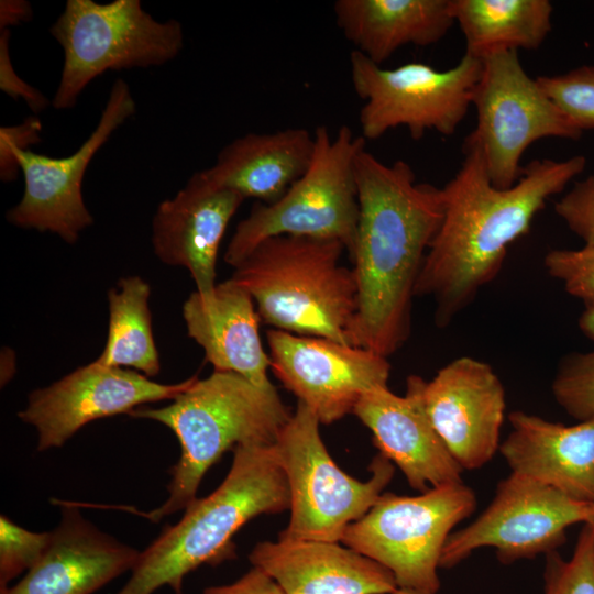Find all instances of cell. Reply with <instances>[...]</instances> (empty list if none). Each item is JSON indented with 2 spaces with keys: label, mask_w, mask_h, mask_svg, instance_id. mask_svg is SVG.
Listing matches in <instances>:
<instances>
[{
  "label": "cell",
  "mask_w": 594,
  "mask_h": 594,
  "mask_svg": "<svg viewBox=\"0 0 594 594\" xmlns=\"http://www.w3.org/2000/svg\"><path fill=\"white\" fill-rule=\"evenodd\" d=\"M499 446L512 473L528 476L584 503L594 502V416L565 426L514 410Z\"/></svg>",
  "instance_id": "44dd1931"
},
{
  "label": "cell",
  "mask_w": 594,
  "mask_h": 594,
  "mask_svg": "<svg viewBox=\"0 0 594 594\" xmlns=\"http://www.w3.org/2000/svg\"><path fill=\"white\" fill-rule=\"evenodd\" d=\"M350 69L353 89L364 100L359 116L362 136L376 140L405 127L419 140L427 131L446 136L457 131L472 105L483 61L464 53L447 70L424 63L388 69L353 50Z\"/></svg>",
  "instance_id": "30bf717a"
},
{
  "label": "cell",
  "mask_w": 594,
  "mask_h": 594,
  "mask_svg": "<svg viewBox=\"0 0 594 594\" xmlns=\"http://www.w3.org/2000/svg\"><path fill=\"white\" fill-rule=\"evenodd\" d=\"M202 594H285L276 582L261 569L253 566L231 584L210 586Z\"/></svg>",
  "instance_id": "836d02e7"
},
{
  "label": "cell",
  "mask_w": 594,
  "mask_h": 594,
  "mask_svg": "<svg viewBox=\"0 0 594 594\" xmlns=\"http://www.w3.org/2000/svg\"><path fill=\"white\" fill-rule=\"evenodd\" d=\"M333 12L355 51L377 65L402 46L439 42L455 22L452 0H337Z\"/></svg>",
  "instance_id": "cb8c5ba5"
},
{
  "label": "cell",
  "mask_w": 594,
  "mask_h": 594,
  "mask_svg": "<svg viewBox=\"0 0 594 594\" xmlns=\"http://www.w3.org/2000/svg\"><path fill=\"white\" fill-rule=\"evenodd\" d=\"M10 31L3 30L0 35V88L14 98H22L34 112L44 110L50 101L33 86L29 85L15 73L9 54Z\"/></svg>",
  "instance_id": "d6a6232c"
},
{
  "label": "cell",
  "mask_w": 594,
  "mask_h": 594,
  "mask_svg": "<svg viewBox=\"0 0 594 594\" xmlns=\"http://www.w3.org/2000/svg\"><path fill=\"white\" fill-rule=\"evenodd\" d=\"M62 519L40 560L0 594H92L134 566L140 551L103 534L76 504L58 502Z\"/></svg>",
  "instance_id": "d6986e66"
},
{
  "label": "cell",
  "mask_w": 594,
  "mask_h": 594,
  "mask_svg": "<svg viewBox=\"0 0 594 594\" xmlns=\"http://www.w3.org/2000/svg\"><path fill=\"white\" fill-rule=\"evenodd\" d=\"M151 288L140 276L119 280L109 290V327L105 349L97 361L107 366L133 367L147 377L161 370L148 307Z\"/></svg>",
  "instance_id": "484cf974"
},
{
  "label": "cell",
  "mask_w": 594,
  "mask_h": 594,
  "mask_svg": "<svg viewBox=\"0 0 594 594\" xmlns=\"http://www.w3.org/2000/svg\"><path fill=\"white\" fill-rule=\"evenodd\" d=\"M271 370L320 424L352 414L361 397L387 387L388 358L331 339L271 329L266 332Z\"/></svg>",
  "instance_id": "5bb4252c"
},
{
  "label": "cell",
  "mask_w": 594,
  "mask_h": 594,
  "mask_svg": "<svg viewBox=\"0 0 594 594\" xmlns=\"http://www.w3.org/2000/svg\"><path fill=\"white\" fill-rule=\"evenodd\" d=\"M314 135L315 152L306 173L275 202H255L238 223L224 253L232 267L277 235L336 240L351 256L360 216L355 161L366 140L354 136L348 125L334 136L319 125Z\"/></svg>",
  "instance_id": "8992f818"
},
{
  "label": "cell",
  "mask_w": 594,
  "mask_h": 594,
  "mask_svg": "<svg viewBox=\"0 0 594 594\" xmlns=\"http://www.w3.org/2000/svg\"><path fill=\"white\" fill-rule=\"evenodd\" d=\"M344 251L336 240L272 237L230 278L248 290L260 320L273 329L349 344L356 284L353 270L340 262Z\"/></svg>",
  "instance_id": "5b68a950"
},
{
  "label": "cell",
  "mask_w": 594,
  "mask_h": 594,
  "mask_svg": "<svg viewBox=\"0 0 594 594\" xmlns=\"http://www.w3.org/2000/svg\"><path fill=\"white\" fill-rule=\"evenodd\" d=\"M554 211L584 245L594 246V172L575 183L556 202Z\"/></svg>",
  "instance_id": "1f68e13d"
},
{
  "label": "cell",
  "mask_w": 594,
  "mask_h": 594,
  "mask_svg": "<svg viewBox=\"0 0 594 594\" xmlns=\"http://www.w3.org/2000/svg\"><path fill=\"white\" fill-rule=\"evenodd\" d=\"M543 92L582 131L594 129V65L536 78Z\"/></svg>",
  "instance_id": "83f0119b"
},
{
  "label": "cell",
  "mask_w": 594,
  "mask_h": 594,
  "mask_svg": "<svg viewBox=\"0 0 594 594\" xmlns=\"http://www.w3.org/2000/svg\"><path fill=\"white\" fill-rule=\"evenodd\" d=\"M426 413L449 452L464 470L487 464L499 450L505 389L493 367L461 356L421 380Z\"/></svg>",
  "instance_id": "2e32d148"
},
{
  "label": "cell",
  "mask_w": 594,
  "mask_h": 594,
  "mask_svg": "<svg viewBox=\"0 0 594 594\" xmlns=\"http://www.w3.org/2000/svg\"><path fill=\"white\" fill-rule=\"evenodd\" d=\"M33 15L31 3L24 0H1L0 30L30 22Z\"/></svg>",
  "instance_id": "d590c367"
},
{
  "label": "cell",
  "mask_w": 594,
  "mask_h": 594,
  "mask_svg": "<svg viewBox=\"0 0 594 594\" xmlns=\"http://www.w3.org/2000/svg\"><path fill=\"white\" fill-rule=\"evenodd\" d=\"M249 560L285 594H392L398 588L388 569L340 542L263 541Z\"/></svg>",
  "instance_id": "ffe728a7"
},
{
  "label": "cell",
  "mask_w": 594,
  "mask_h": 594,
  "mask_svg": "<svg viewBox=\"0 0 594 594\" xmlns=\"http://www.w3.org/2000/svg\"><path fill=\"white\" fill-rule=\"evenodd\" d=\"M482 61L472 100L477 123L466 139L480 148L492 185L506 189L522 176L521 157L535 141L578 140L583 132L525 72L517 51L493 52Z\"/></svg>",
  "instance_id": "8fae6325"
},
{
  "label": "cell",
  "mask_w": 594,
  "mask_h": 594,
  "mask_svg": "<svg viewBox=\"0 0 594 594\" xmlns=\"http://www.w3.org/2000/svg\"><path fill=\"white\" fill-rule=\"evenodd\" d=\"M197 377L161 384L136 371L107 366L96 360L32 392L18 416L36 429L38 451L59 448L94 420L130 414L146 403L173 400Z\"/></svg>",
  "instance_id": "9a60e30c"
},
{
  "label": "cell",
  "mask_w": 594,
  "mask_h": 594,
  "mask_svg": "<svg viewBox=\"0 0 594 594\" xmlns=\"http://www.w3.org/2000/svg\"><path fill=\"white\" fill-rule=\"evenodd\" d=\"M392 594H427V593H421V592H418V591H414V590H408V588H402V587H398L395 592H393Z\"/></svg>",
  "instance_id": "f35d334b"
},
{
  "label": "cell",
  "mask_w": 594,
  "mask_h": 594,
  "mask_svg": "<svg viewBox=\"0 0 594 594\" xmlns=\"http://www.w3.org/2000/svg\"><path fill=\"white\" fill-rule=\"evenodd\" d=\"M557 404L572 418L594 416V350L564 356L551 384Z\"/></svg>",
  "instance_id": "f1b7e54d"
},
{
  "label": "cell",
  "mask_w": 594,
  "mask_h": 594,
  "mask_svg": "<svg viewBox=\"0 0 594 594\" xmlns=\"http://www.w3.org/2000/svg\"><path fill=\"white\" fill-rule=\"evenodd\" d=\"M135 111L130 86L119 78L110 89L96 128L73 154L52 157L32 150H13L0 162L1 180H14L21 172L24 191L19 204L7 212L8 221L76 243L80 233L94 223L82 196L86 170L96 153Z\"/></svg>",
  "instance_id": "7c38bea8"
},
{
  "label": "cell",
  "mask_w": 594,
  "mask_h": 594,
  "mask_svg": "<svg viewBox=\"0 0 594 594\" xmlns=\"http://www.w3.org/2000/svg\"><path fill=\"white\" fill-rule=\"evenodd\" d=\"M360 216L351 254L356 284L348 343L391 356L407 342L416 284L444 213L442 188L417 183L403 161L365 148L355 161Z\"/></svg>",
  "instance_id": "6da1fadb"
},
{
  "label": "cell",
  "mask_w": 594,
  "mask_h": 594,
  "mask_svg": "<svg viewBox=\"0 0 594 594\" xmlns=\"http://www.w3.org/2000/svg\"><path fill=\"white\" fill-rule=\"evenodd\" d=\"M314 152L315 135L306 128L248 133L223 146L215 164L200 172L244 199L273 204L306 173Z\"/></svg>",
  "instance_id": "603a6c76"
},
{
  "label": "cell",
  "mask_w": 594,
  "mask_h": 594,
  "mask_svg": "<svg viewBox=\"0 0 594 594\" xmlns=\"http://www.w3.org/2000/svg\"><path fill=\"white\" fill-rule=\"evenodd\" d=\"M290 506L285 472L274 444H241L229 473L211 494L196 498L142 552L117 594H153L167 585L182 594L184 578L202 564L235 558L233 537L248 521Z\"/></svg>",
  "instance_id": "3957f363"
},
{
  "label": "cell",
  "mask_w": 594,
  "mask_h": 594,
  "mask_svg": "<svg viewBox=\"0 0 594 594\" xmlns=\"http://www.w3.org/2000/svg\"><path fill=\"white\" fill-rule=\"evenodd\" d=\"M548 274L585 307L594 306V246L554 249L543 258Z\"/></svg>",
  "instance_id": "4dcf8cb0"
},
{
  "label": "cell",
  "mask_w": 594,
  "mask_h": 594,
  "mask_svg": "<svg viewBox=\"0 0 594 594\" xmlns=\"http://www.w3.org/2000/svg\"><path fill=\"white\" fill-rule=\"evenodd\" d=\"M421 380L409 375L406 394L388 387L364 394L353 413L373 435L380 453L398 466L408 484L421 493L462 482L463 469L433 428L421 399Z\"/></svg>",
  "instance_id": "e0dca14e"
},
{
  "label": "cell",
  "mask_w": 594,
  "mask_h": 594,
  "mask_svg": "<svg viewBox=\"0 0 594 594\" xmlns=\"http://www.w3.org/2000/svg\"><path fill=\"white\" fill-rule=\"evenodd\" d=\"M591 504L528 476L510 473L497 484L485 510L449 536L440 568H453L485 547L495 548L503 564L556 551L564 544L570 526L585 522Z\"/></svg>",
  "instance_id": "4fadbf2b"
},
{
  "label": "cell",
  "mask_w": 594,
  "mask_h": 594,
  "mask_svg": "<svg viewBox=\"0 0 594 594\" xmlns=\"http://www.w3.org/2000/svg\"><path fill=\"white\" fill-rule=\"evenodd\" d=\"M64 52L53 107H75L85 88L108 70L146 68L173 61L184 47L179 21L161 22L140 0H67L50 29Z\"/></svg>",
  "instance_id": "52a82bcc"
},
{
  "label": "cell",
  "mask_w": 594,
  "mask_h": 594,
  "mask_svg": "<svg viewBox=\"0 0 594 594\" xmlns=\"http://www.w3.org/2000/svg\"><path fill=\"white\" fill-rule=\"evenodd\" d=\"M42 122L30 117L23 123L0 129V162L13 150H31L30 146L41 141Z\"/></svg>",
  "instance_id": "e575fe53"
},
{
  "label": "cell",
  "mask_w": 594,
  "mask_h": 594,
  "mask_svg": "<svg viewBox=\"0 0 594 594\" xmlns=\"http://www.w3.org/2000/svg\"><path fill=\"white\" fill-rule=\"evenodd\" d=\"M578 324L581 332L594 344V306L585 307L579 318Z\"/></svg>",
  "instance_id": "8d00e7d4"
},
{
  "label": "cell",
  "mask_w": 594,
  "mask_h": 594,
  "mask_svg": "<svg viewBox=\"0 0 594 594\" xmlns=\"http://www.w3.org/2000/svg\"><path fill=\"white\" fill-rule=\"evenodd\" d=\"M51 532L26 530L7 516L0 517V588L30 570L48 547Z\"/></svg>",
  "instance_id": "f546056e"
},
{
  "label": "cell",
  "mask_w": 594,
  "mask_h": 594,
  "mask_svg": "<svg viewBox=\"0 0 594 594\" xmlns=\"http://www.w3.org/2000/svg\"><path fill=\"white\" fill-rule=\"evenodd\" d=\"M244 200L196 172L183 189L157 207L152 221L154 253L165 264L186 268L196 292L211 295L221 240Z\"/></svg>",
  "instance_id": "ac0fdd59"
},
{
  "label": "cell",
  "mask_w": 594,
  "mask_h": 594,
  "mask_svg": "<svg viewBox=\"0 0 594 594\" xmlns=\"http://www.w3.org/2000/svg\"><path fill=\"white\" fill-rule=\"evenodd\" d=\"M548 0H452L465 53L482 58L498 51L537 50L551 31Z\"/></svg>",
  "instance_id": "d4e9b609"
},
{
  "label": "cell",
  "mask_w": 594,
  "mask_h": 594,
  "mask_svg": "<svg viewBox=\"0 0 594 594\" xmlns=\"http://www.w3.org/2000/svg\"><path fill=\"white\" fill-rule=\"evenodd\" d=\"M464 158L444 187V213L425 257L415 297L435 301L447 327L498 275L508 246L529 231L546 201L585 168L586 158L534 160L512 187L492 185L480 148L469 139Z\"/></svg>",
  "instance_id": "7a4b0ae2"
},
{
  "label": "cell",
  "mask_w": 594,
  "mask_h": 594,
  "mask_svg": "<svg viewBox=\"0 0 594 594\" xmlns=\"http://www.w3.org/2000/svg\"><path fill=\"white\" fill-rule=\"evenodd\" d=\"M475 508V493L463 482L417 496L383 493L349 525L341 543L388 569L398 587L438 594L443 547L453 528Z\"/></svg>",
  "instance_id": "9c48e42d"
},
{
  "label": "cell",
  "mask_w": 594,
  "mask_h": 594,
  "mask_svg": "<svg viewBox=\"0 0 594 594\" xmlns=\"http://www.w3.org/2000/svg\"><path fill=\"white\" fill-rule=\"evenodd\" d=\"M583 525L587 526L594 536V502L591 504L587 518Z\"/></svg>",
  "instance_id": "74e56055"
},
{
  "label": "cell",
  "mask_w": 594,
  "mask_h": 594,
  "mask_svg": "<svg viewBox=\"0 0 594 594\" xmlns=\"http://www.w3.org/2000/svg\"><path fill=\"white\" fill-rule=\"evenodd\" d=\"M319 425L315 413L297 402L274 443L290 493V519L279 540L341 542L349 525L370 510L394 476L395 465L378 453L367 481L351 477L328 453Z\"/></svg>",
  "instance_id": "ba28073f"
},
{
  "label": "cell",
  "mask_w": 594,
  "mask_h": 594,
  "mask_svg": "<svg viewBox=\"0 0 594 594\" xmlns=\"http://www.w3.org/2000/svg\"><path fill=\"white\" fill-rule=\"evenodd\" d=\"M188 336L204 350L215 371L233 372L261 388H272L270 355L258 332L251 295L231 278L209 296L194 292L183 306Z\"/></svg>",
  "instance_id": "7402d4cb"
},
{
  "label": "cell",
  "mask_w": 594,
  "mask_h": 594,
  "mask_svg": "<svg viewBox=\"0 0 594 594\" xmlns=\"http://www.w3.org/2000/svg\"><path fill=\"white\" fill-rule=\"evenodd\" d=\"M543 594H594V536L587 526L579 534L573 554H546Z\"/></svg>",
  "instance_id": "4316f807"
},
{
  "label": "cell",
  "mask_w": 594,
  "mask_h": 594,
  "mask_svg": "<svg viewBox=\"0 0 594 594\" xmlns=\"http://www.w3.org/2000/svg\"><path fill=\"white\" fill-rule=\"evenodd\" d=\"M128 415L165 425L180 444L163 505L146 513L125 507L157 522L197 498L204 475L224 452L241 444H274L293 411L275 386L261 388L237 373L213 371L207 378L197 377L169 405Z\"/></svg>",
  "instance_id": "277c9868"
}]
</instances>
